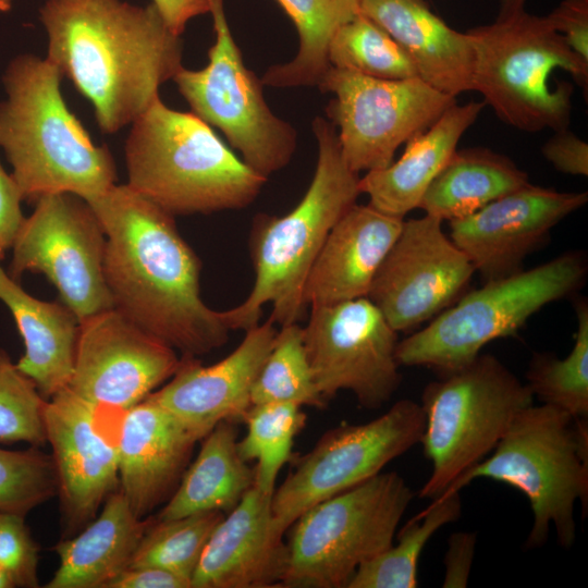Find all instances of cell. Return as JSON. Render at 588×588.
Returning <instances> with one entry per match:
<instances>
[{
	"instance_id": "1",
	"label": "cell",
	"mask_w": 588,
	"mask_h": 588,
	"mask_svg": "<svg viewBox=\"0 0 588 588\" xmlns=\"http://www.w3.org/2000/svg\"><path fill=\"white\" fill-rule=\"evenodd\" d=\"M106 235L105 278L113 307L183 356L226 343L221 311L200 296V260L174 217L127 184L87 201Z\"/></svg>"
},
{
	"instance_id": "2",
	"label": "cell",
	"mask_w": 588,
	"mask_h": 588,
	"mask_svg": "<svg viewBox=\"0 0 588 588\" xmlns=\"http://www.w3.org/2000/svg\"><path fill=\"white\" fill-rule=\"evenodd\" d=\"M47 59L94 107L105 134L132 124L183 68L181 36L152 2L46 0Z\"/></svg>"
},
{
	"instance_id": "3",
	"label": "cell",
	"mask_w": 588,
	"mask_h": 588,
	"mask_svg": "<svg viewBox=\"0 0 588 588\" xmlns=\"http://www.w3.org/2000/svg\"><path fill=\"white\" fill-rule=\"evenodd\" d=\"M311 128L318 147L313 180L290 212L254 219L249 254L255 281L241 304L221 311L230 331L257 326L266 304L272 306L270 318L275 324L298 323L305 317L310 269L333 225L362 194L360 177L342 156L334 124L317 117Z\"/></svg>"
},
{
	"instance_id": "4",
	"label": "cell",
	"mask_w": 588,
	"mask_h": 588,
	"mask_svg": "<svg viewBox=\"0 0 588 588\" xmlns=\"http://www.w3.org/2000/svg\"><path fill=\"white\" fill-rule=\"evenodd\" d=\"M61 77L47 58L34 54L15 57L3 74L0 147L23 200L71 193L89 201L115 184L110 150L96 145L70 111Z\"/></svg>"
},
{
	"instance_id": "5",
	"label": "cell",
	"mask_w": 588,
	"mask_h": 588,
	"mask_svg": "<svg viewBox=\"0 0 588 588\" xmlns=\"http://www.w3.org/2000/svg\"><path fill=\"white\" fill-rule=\"evenodd\" d=\"M131 125L124 146L127 185L173 217L243 209L268 180L208 123L169 108L160 97Z\"/></svg>"
},
{
	"instance_id": "6",
	"label": "cell",
	"mask_w": 588,
	"mask_h": 588,
	"mask_svg": "<svg viewBox=\"0 0 588 588\" xmlns=\"http://www.w3.org/2000/svg\"><path fill=\"white\" fill-rule=\"evenodd\" d=\"M479 478L507 483L528 499L534 520L525 548L543 546L551 526L560 546L571 548L576 538L575 503L587 509V419L547 404L524 408L491 453L442 494L460 492Z\"/></svg>"
},
{
	"instance_id": "7",
	"label": "cell",
	"mask_w": 588,
	"mask_h": 588,
	"mask_svg": "<svg viewBox=\"0 0 588 588\" xmlns=\"http://www.w3.org/2000/svg\"><path fill=\"white\" fill-rule=\"evenodd\" d=\"M474 56L473 90L504 123L525 132L567 128L573 85L587 91L588 63L553 28L547 15L525 10L466 30Z\"/></svg>"
},
{
	"instance_id": "8",
	"label": "cell",
	"mask_w": 588,
	"mask_h": 588,
	"mask_svg": "<svg viewBox=\"0 0 588 588\" xmlns=\"http://www.w3.org/2000/svg\"><path fill=\"white\" fill-rule=\"evenodd\" d=\"M587 272L584 253L567 252L529 270L485 282L426 328L399 341L396 360L400 366L429 367L439 373L461 368L489 342L517 335L542 307L576 293Z\"/></svg>"
},
{
	"instance_id": "9",
	"label": "cell",
	"mask_w": 588,
	"mask_h": 588,
	"mask_svg": "<svg viewBox=\"0 0 588 588\" xmlns=\"http://www.w3.org/2000/svg\"><path fill=\"white\" fill-rule=\"evenodd\" d=\"M534 395L500 359L479 354L440 373L421 395L425 430L420 443L432 470L419 497L436 499L499 443Z\"/></svg>"
},
{
	"instance_id": "10",
	"label": "cell",
	"mask_w": 588,
	"mask_h": 588,
	"mask_svg": "<svg viewBox=\"0 0 588 588\" xmlns=\"http://www.w3.org/2000/svg\"><path fill=\"white\" fill-rule=\"evenodd\" d=\"M413 498L402 476L381 471L306 510L291 526L282 587H346L393 543Z\"/></svg>"
},
{
	"instance_id": "11",
	"label": "cell",
	"mask_w": 588,
	"mask_h": 588,
	"mask_svg": "<svg viewBox=\"0 0 588 588\" xmlns=\"http://www.w3.org/2000/svg\"><path fill=\"white\" fill-rule=\"evenodd\" d=\"M216 40L201 70L173 77L192 112L217 127L242 160L268 179L285 168L297 145L295 128L267 105L262 82L244 63L229 27L224 0H209Z\"/></svg>"
},
{
	"instance_id": "12",
	"label": "cell",
	"mask_w": 588,
	"mask_h": 588,
	"mask_svg": "<svg viewBox=\"0 0 588 588\" xmlns=\"http://www.w3.org/2000/svg\"><path fill=\"white\" fill-rule=\"evenodd\" d=\"M317 86L334 95L326 111L346 164L358 174L390 166L402 144L456 103L419 77L380 79L334 66Z\"/></svg>"
},
{
	"instance_id": "13",
	"label": "cell",
	"mask_w": 588,
	"mask_h": 588,
	"mask_svg": "<svg viewBox=\"0 0 588 588\" xmlns=\"http://www.w3.org/2000/svg\"><path fill=\"white\" fill-rule=\"evenodd\" d=\"M425 414L404 399L365 424L328 430L295 464L272 495L275 527L283 534L309 507L378 475L421 441Z\"/></svg>"
},
{
	"instance_id": "14",
	"label": "cell",
	"mask_w": 588,
	"mask_h": 588,
	"mask_svg": "<svg viewBox=\"0 0 588 588\" xmlns=\"http://www.w3.org/2000/svg\"><path fill=\"white\" fill-rule=\"evenodd\" d=\"M35 205L11 246V277L45 274L79 322L113 308L103 270L106 235L89 204L71 193H56Z\"/></svg>"
},
{
	"instance_id": "15",
	"label": "cell",
	"mask_w": 588,
	"mask_h": 588,
	"mask_svg": "<svg viewBox=\"0 0 588 588\" xmlns=\"http://www.w3.org/2000/svg\"><path fill=\"white\" fill-rule=\"evenodd\" d=\"M309 309L303 340L321 395L346 390L366 409L384 405L402 381L397 332L367 297Z\"/></svg>"
},
{
	"instance_id": "16",
	"label": "cell",
	"mask_w": 588,
	"mask_h": 588,
	"mask_svg": "<svg viewBox=\"0 0 588 588\" xmlns=\"http://www.w3.org/2000/svg\"><path fill=\"white\" fill-rule=\"evenodd\" d=\"M429 215L403 220L367 298L399 332H409L457 302L475 268Z\"/></svg>"
},
{
	"instance_id": "17",
	"label": "cell",
	"mask_w": 588,
	"mask_h": 588,
	"mask_svg": "<svg viewBox=\"0 0 588 588\" xmlns=\"http://www.w3.org/2000/svg\"><path fill=\"white\" fill-rule=\"evenodd\" d=\"M175 350L110 308L79 322L69 389L96 408L125 412L177 370Z\"/></svg>"
},
{
	"instance_id": "18",
	"label": "cell",
	"mask_w": 588,
	"mask_h": 588,
	"mask_svg": "<svg viewBox=\"0 0 588 588\" xmlns=\"http://www.w3.org/2000/svg\"><path fill=\"white\" fill-rule=\"evenodd\" d=\"M588 201L587 192H560L527 183L476 212L450 222V238L485 282L523 269L551 230Z\"/></svg>"
},
{
	"instance_id": "19",
	"label": "cell",
	"mask_w": 588,
	"mask_h": 588,
	"mask_svg": "<svg viewBox=\"0 0 588 588\" xmlns=\"http://www.w3.org/2000/svg\"><path fill=\"white\" fill-rule=\"evenodd\" d=\"M97 412L69 388L45 405L46 439L52 449L68 531L86 526L120 487L117 443L99 430Z\"/></svg>"
},
{
	"instance_id": "20",
	"label": "cell",
	"mask_w": 588,
	"mask_h": 588,
	"mask_svg": "<svg viewBox=\"0 0 588 588\" xmlns=\"http://www.w3.org/2000/svg\"><path fill=\"white\" fill-rule=\"evenodd\" d=\"M269 318L245 331L238 346L223 359L204 366L182 356L170 381L150 395L197 441L221 421L244 419L258 372L277 334Z\"/></svg>"
},
{
	"instance_id": "21",
	"label": "cell",
	"mask_w": 588,
	"mask_h": 588,
	"mask_svg": "<svg viewBox=\"0 0 588 588\" xmlns=\"http://www.w3.org/2000/svg\"><path fill=\"white\" fill-rule=\"evenodd\" d=\"M272 495L255 485L212 530L192 588L282 587L287 544L274 525Z\"/></svg>"
},
{
	"instance_id": "22",
	"label": "cell",
	"mask_w": 588,
	"mask_h": 588,
	"mask_svg": "<svg viewBox=\"0 0 588 588\" xmlns=\"http://www.w3.org/2000/svg\"><path fill=\"white\" fill-rule=\"evenodd\" d=\"M123 413L119 488L133 513L146 518L176 489L197 440L150 394Z\"/></svg>"
},
{
	"instance_id": "23",
	"label": "cell",
	"mask_w": 588,
	"mask_h": 588,
	"mask_svg": "<svg viewBox=\"0 0 588 588\" xmlns=\"http://www.w3.org/2000/svg\"><path fill=\"white\" fill-rule=\"evenodd\" d=\"M404 218L354 204L328 234L305 285L307 307L367 297Z\"/></svg>"
},
{
	"instance_id": "24",
	"label": "cell",
	"mask_w": 588,
	"mask_h": 588,
	"mask_svg": "<svg viewBox=\"0 0 588 588\" xmlns=\"http://www.w3.org/2000/svg\"><path fill=\"white\" fill-rule=\"evenodd\" d=\"M359 11L405 50L418 77L456 97L473 90L474 56L466 32L449 26L425 0H358Z\"/></svg>"
},
{
	"instance_id": "25",
	"label": "cell",
	"mask_w": 588,
	"mask_h": 588,
	"mask_svg": "<svg viewBox=\"0 0 588 588\" xmlns=\"http://www.w3.org/2000/svg\"><path fill=\"white\" fill-rule=\"evenodd\" d=\"M486 107L469 101L450 107L431 126L406 142L397 161L366 172L360 193L378 210L399 218L418 208L431 182L451 159L464 133Z\"/></svg>"
},
{
	"instance_id": "26",
	"label": "cell",
	"mask_w": 588,
	"mask_h": 588,
	"mask_svg": "<svg viewBox=\"0 0 588 588\" xmlns=\"http://www.w3.org/2000/svg\"><path fill=\"white\" fill-rule=\"evenodd\" d=\"M0 301L11 311L25 353L17 368L50 399L69 388L75 360L79 320L65 305L28 294L0 267Z\"/></svg>"
},
{
	"instance_id": "27",
	"label": "cell",
	"mask_w": 588,
	"mask_h": 588,
	"mask_svg": "<svg viewBox=\"0 0 588 588\" xmlns=\"http://www.w3.org/2000/svg\"><path fill=\"white\" fill-rule=\"evenodd\" d=\"M151 520L138 518L119 488L79 534L56 546L59 567L45 587L106 588L130 566Z\"/></svg>"
},
{
	"instance_id": "28",
	"label": "cell",
	"mask_w": 588,
	"mask_h": 588,
	"mask_svg": "<svg viewBox=\"0 0 588 588\" xmlns=\"http://www.w3.org/2000/svg\"><path fill=\"white\" fill-rule=\"evenodd\" d=\"M203 439L196 460L156 518L174 519L209 511L229 513L255 485V469L238 453L233 421L219 422Z\"/></svg>"
},
{
	"instance_id": "29",
	"label": "cell",
	"mask_w": 588,
	"mask_h": 588,
	"mask_svg": "<svg viewBox=\"0 0 588 588\" xmlns=\"http://www.w3.org/2000/svg\"><path fill=\"white\" fill-rule=\"evenodd\" d=\"M527 183V173L504 155L483 147L456 149L418 208L442 221L462 219Z\"/></svg>"
},
{
	"instance_id": "30",
	"label": "cell",
	"mask_w": 588,
	"mask_h": 588,
	"mask_svg": "<svg viewBox=\"0 0 588 588\" xmlns=\"http://www.w3.org/2000/svg\"><path fill=\"white\" fill-rule=\"evenodd\" d=\"M293 21L299 37L294 59L270 66L264 85L298 87L318 85L327 70L328 47L335 32L355 17L358 0H277Z\"/></svg>"
},
{
	"instance_id": "31",
	"label": "cell",
	"mask_w": 588,
	"mask_h": 588,
	"mask_svg": "<svg viewBox=\"0 0 588 588\" xmlns=\"http://www.w3.org/2000/svg\"><path fill=\"white\" fill-rule=\"evenodd\" d=\"M460 492L439 495L400 530L397 543L364 562L346 588H416L418 562L429 539L444 525L460 518Z\"/></svg>"
},
{
	"instance_id": "32",
	"label": "cell",
	"mask_w": 588,
	"mask_h": 588,
	"mask_svg": "<svg viewBox=\"0 0 588 588\" xmlns=\"http://www.w3.org/2000/svg\"><path fill=\"white\" fill-rule=\"evenodd\" d=\"M577 331L565 358L534 353L526 371V385L542 404L560 408L574 418H588V303L575 302Z\"/></svg>"
},
{
	"instance_id": "33",
	"label": "cell",
	"mask_w": 588,
	"mask_h": 588,
	"mask_svg": "<svg viewBox=\"0 0 588 588\" xmlns=\"http://www.w3.org/2000/svg\"><path fill=\"white\" fill-rule=\"evenodd\" d=\"M245 437L237 442L238 453L246 462L255 461V487L273 494L275 480L291 458L294 438L304 428L306 414L294 403L252 405L244 419Z\"/></svg>"
},
{
	"instance_id": "34",
	"label": "cell",
	"mask_w": 588,
	"mask_h": 588,
	"mask_svg": "<svg viewBox=\"0 0 588 588\" xmlns=\"http://www.w3.org/2000/svg\"><path fill=\"white\" fill-rule=\"evenodd\" d=\"M252 405L294 403L322 408L326 399L319 392L308 362L298 323L281 326L272 347L254 382Z\"/></svg>"
},
{
	"instance_id": "35",
	"label": "cell",
	"mask_w": 588,
	"mask_h": 588,
	"mask_svg": "<svg viewBox=\"0 0 588 588\" xmlns=\"http://www.w3.org/2000/svg\"><path fill=\"white\" fill-rule=\"evenodd\" d=\"M331 66L380 79L418 77L405 50L372 20L358 13L342 25L328 47Z\"/></svg>"
},
{
	"instance_id": "36",
	"label": "cell",
	"mask_w": 588,
	"mask_h": 588,
	"mask_svg": "<svg viewBox=\"0 0 588 588\" xmlns=\"http://www.w3.org/2000/svg\"><path fill=\"white\" fill-rule=\"evenodd\" d=\"M224 514L209 511L174 519L151 520L131 561V566H157L191 581L204 548Z\"/></svg>"
},
{
	"instance_id": "37",
	"label": "cell",
	"mask_w": 588,
	"mask_h": 588,
	"mask_svg": "<svg viewBox=\"0 0 588 588\" xmlns=\"http://www.w3.org/2000/svg\"><path fill=\"white\" fill-rule=\"evenodd\" d=\"M47 400L36 384L0 347V442L47 443L44 411Z\"/></svg>"
},
{
	"instance_id": "38",
	"label": "cell",
	"mask_w": 588,
	"mask_h": 588,
	"mask_svg": "<svg viewBox=\"0 0 588 588\" xmlns=\"http://www.w3.org/2000/svg\"><path fill=\"white\" fill-rule=\"evenodd\" d=\"M58 493L52 455L33 446L23 451L0 449V512L25 516Z\"/></svg>"
},
{
	"instance_id": "39",
	"label": "cell",
	"mask_w": 588,
	"mask_h": 588,
	"mask_svg": "<svg viewBox=\"0 0 588 588\" xmlns=\"http://www.w3.org/2000/svg\"><path fill=\"white\" fill-rule=\"evenodd\" d=\"M23 515L0 512V565L15 587H38V546L25 525Z\"/></svg>"
},
{
	"instance_id": "40",
	"label": "cell",
	"mask_w": 588,
	"mask_h": 588,
	"mask_svg": "<svg viewBox=\"0 0 588 588\" xmlns=\"http://www.w3.org/2000/svg\"><path fill=\"white\" fill-rule=\"evenodd\" d=\"M547 17L568 47L588 63V0H563Z\"/></svg>"
},
{
	"instance_id": "41",
	"label": "cell",
	"mask_w": 588,
	"mask_h": 588,
	"mask_svg": "<svg viewBox=\"0 0 588 588\" xmlns=\"http://www.w3.org/2000/svg\"><path fill=\"white\" fill-rule=\"evenodd\" d=\"M541 151L555 170L571 175H588V144L567 128L555 131Z\"/></svg>"
},
{
	"instance_id": "42",
	"label": "cell",
	"mask_w": 588,
	"mask_h": 588,
	"mask_svg": "<svg viewBox=\"0 0 588 588\" xmlns=\"http://www.w3.org/2000/svg\"><path fill=\"white\" fill-rule=\"evenodd\" d=\"M476 532L457 531L450 536L444 555V588H465L473 565Z\"/></svg>"
},
{
	"instance_id": "43",
	"label": "cell",
	"mask_w": 588,
	"mask_h": 588,
	"mask_svg": "<svg viewBox=\"0 0 588 588\" xmlns=\"http://www.w3.org/2000/svg\"><path fill=\"white\" fill-rule=\"evenodd\" d=\"M22 200L13 176L4 171L0 162V247L4 250L12 246L24 220Z\"/></svg>"
},
{
	"instance_id": "44",
	"label": "cell",
	"mask_w": 588,
	"mask_h": 588,
	"mask_svg": "<svg viewBox=\"0 0 588 588\" xmlns=\"http://www.w3.org/2000/svg\"><path fill=\"white\" fill-rule=\"evenodd\" d=\"M106 588H192L191 581L157 566H131L112 578Z\"/></svg>"
},
{
	"instance_id": "45",
	"label": "cell",
	"mask_w": 588,
	"mask_h": 588,
	"mask_svg": "<svg viewBox=\"0 0 588 588\" xmlns=\"http://www.w3.org/2000/svg\"><path fill=\"white\" fill-rule=\"evenodd\" d=\"M160 15L175 34L181 36L194 17L210 13L209 0H152Z\"/></svg>"
},
{
	"instance_id": "46",
	"label": "cell",
	"mask_w": 588,
	"mask_h": 588,
	"mask_svg": "<svg viewBox=\"0 0 588 588\" xmlns=\"http://www.w3.org/2000/svg\"><path fill=\"white\" fill-rule=\"evenodd\" d=\"M526 0H500L498 17H506L525 10Z\"/></svg>"
},
{
	"instance_id": "47",
	"label": "cell",
	"mask_w": 588,
	"mask_h": 588,
	"mask_svg": "<svg viewBox=\"0 0 588 588\" xmlns=\"http://www.w3.org/2000/svg\"><path fill=\"white\" fill-rule=\"evenodd\" d=\"M15 585L9 573L0 565V588H14Z\"/></svg>"
},
{
	"instance_id": "48",
	"label": "cell",
	"mask_w": 588,
	"mask_h": 588,
	"mask_svg": "<svg viewBox=\"0 0 588 588\" xmlns=\"http://www.w3.org/2000/svg\"><path fill=\"white\" fill-rule=\"evenodd\" d=\"M13 0H0V12H9L12 8Z\"/></svg>"
},
{
	"instance_id": "49",
	"label": "cell",
	"mask_w": 588,
	"mask_h": 588,
	"mask_svg": "<svg viewBox=\"0 0 588 588\" xmlns=\"http://www.w3.org/2000/svg\"><path fill=\"white\" fill-rule=\"evenodd\" d=\"M3 255H4V249H2V248L0 247V260L3 258Z\"/></svg>"
}]
</instances>
